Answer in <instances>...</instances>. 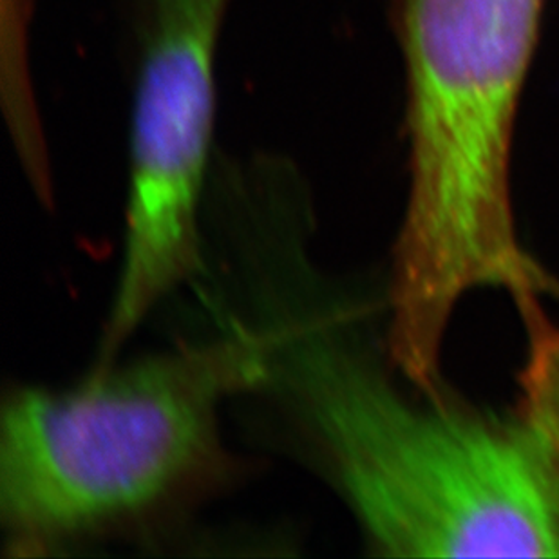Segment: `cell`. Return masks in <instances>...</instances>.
<instances>
[{"label":"cell","instance_id":"4","mask_svg":"<svg viewBox=\"0 0 559 559\" xmlns=\"http://www.w3.org/2000/svg\"><path fill=\"white\" fill-rule=\"evenodd\" d=\"M230 0H131L136 76L123 258L111 301L138 328L205 264L216 60Z\"/></svg>","mask_w":559,"mask_h":559},{"label":"cell","instance_id":"3","mask_svg":"<svg viewBox=\"0 0 559 559\" xmlns=\"http://www.w3.org/2000/svg\"><path fill=\"white\" fill-rule=\"evenodd\" d=\"M239 316L216 338L106 366L62 390L21 385L0 413V525L15 556L164 509L222 467L219 409L261 379Z\"/></svg>","mask_w":559,"mask_h":559},{"label":"cell","instance_id":"2","mask_svg":"<svg viewBox=\"0 0 559 559\" xmlns=\"http://www.w3.org/2000/svg\"><path fill=\"white\" fill-rule=\"evenodd\" d=\"M409 189L391 261L396 348L442 352L465 297L520 301L552 283L523 249L511 194L512 131L542 0H399Z\"/></svg>","mask_w":559,"mask_h":559},{"label":"cell","instance_id":"5","mask_svg":"<svg viewBox=\"0 0 559 559\" xmlns=\"http://www.w3.org/2000/svg\"><path fill=\"white\" fill-rule=\"evenodd\" d=\"M520 308L528 332L520 415L559 454V322L542 313L536 297L520 302Z\"/></svg>","mask_w":559,"mask_h":559},{"label":"cell","instance_id":"1","mask_svg":"<svg viewBox=\"0 0 559 559\" xmlns=\"http://www.w3.org/2000/svg\"><path fill=\"white\" fill-rule=\"evenodd\" d=\"M322 274L258 302L253 393L275 401L374 550L391 558H559V454L522 415L417 396Z\"/></svg>","mask_w":559,"mask_h":559}]
</instances>
